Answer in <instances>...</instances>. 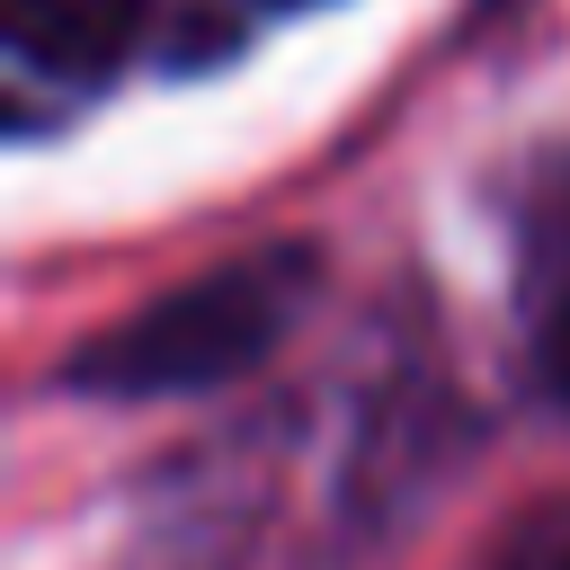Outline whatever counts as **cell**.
<instances>
[{
    "label": "cell",
    "instance_id": "cell-4",
    "mask_svg": "<svg viewBox=\"0 0 570 570\" xmlns=\"http://www.w3.org/2000/svg\"><path fill=\"white\" fill-rule=\"evenodd\" d=\"M258 9H312V0H258Z\"/></svg>",
    "mask_w": 570,
    "mask_h": 570
},
{
    "label": "cell",
    "instance_id": "cell-6",
    "mask_svg": "<svg viewBox=\"0 0 570 570\" xmlns=\"http://www.w3.org/2000/svg\"><path fill=\"white\" fill-rule=\"evenodd\" d=\"M481 9H525V0H481Z\"/></svg>",
    "mask_w": 570,
    "mask_h": 570
},
{
    "label": "cell",
    "instance_id": "cell-3",
    "mask_svg": "<svg viewBox=\"0 0 570 570\" xmlns=\"http://www.w3.org/2000/svg\"><path fill=\"white\" fill-rule=\"evenodd\" d=\"M9 18V53L45 80H98L125 36H134V0H0Z\"/></svg>",
    "mask_w": 570,
    "mask_h": 570
},
{
    "label": "cell",
    "instance_id": "cell-5",
    "mask_svg": "<svg viewBox=\"0 0 570 570\" xmlns=\"http://www.w3.org/2000/svg\"><path fill=\"white\" fill-rule=\"evenodd\" d=\"M552 570H570V534H561V552H552Z\"/></svg>",
    "mask_w": 570,
    "mask_h": 570
},
{
    "label": "cell",
    "instance_id": "cell-1",
    "mask_svg": "<svg viewBox=\"0 0 570 570\" xmlns=\"http://www.w3.org/2000/svg\"><path fill=\"white\" fill-rule=\"evenodd\" d=\"M312 294H321V249L312 240H258V249L134 303L98 338H80L62 356V392H80V401H187V392L240 383L249 365H267L285 347V330L312 312Z\"/></svg>",
    "mask_w": 570,
    "mask_h": 570
},
{
    "label": "cell",
    "instance_id": "cell-2",
    "mask_svg": "<svg viewBox=\"0 0 570 570\" xmlns=\"http://www.w3.org/2000/svg\"><path fill=\"white\" fill-rule=\"evenodd\" d=\"M517 303L534 383L552 392V410H570V142L543 151L517 187Z\"/></svg>",
    "mask_w": 570,
    "mask_h": 570
}]
</instances>
